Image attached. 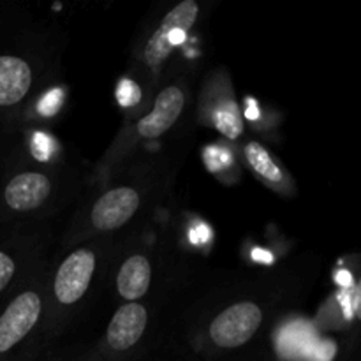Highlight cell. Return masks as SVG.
<instances>
[{
    "label": "cell",
    "mask_w": 361,
    "mask_h": 361,
    "mask_svg": "<svg viewBox=\"0 0 361 361\" xmlns=\"http://www.w3.org/2000/svg\"><path fill=\"white\" fill-rule=\"evenodd\" d=\"M252 257H254V259H257V261H267V263H270V261H271L270 254L264 252V250H263V252H261V250H257V249L254 250Z\"/></svg>",
    "instance_id": "21"
},
{
    "label": "cell",
    "mask_w": 361,
    "mask_h": 361,
    "mask_svg": "<svg viewBox=\"0 0 361 361\" xmlns=\"http://www.w3.org/2000/svg\"><path fill=\"white\" fill-rule=\"evenodd\" d=\"M141 97V92L137 88V85H134L133 81L123 80L120 81L118 88H116V101H118L120 106H126V108H130V106L137 104Z\"/></svg>",
    "instance_id": "13"
},
{
    "label": "cell",
    "mask_w": 361,
    "mask_h": 361,
    "mask_svg": "<svg viewBox=\"0 0 361 361\" xmlns=\"http://www.w3.org/2000/svg\"><path fill=\"white\" fill-rule=\"evenodd\" d=\"M14 270H16V264H14L13 257L0 250V293L6 291L7 286L11 284L14 277Z\"/></svg>",
    "instance_id": "16"
},
{
    "label": "cell",
    "mask_w": 361,
    "mask_h": 361,
    "mask_svg": "<svg viewBox=\"0 0 361 361\" xmlns=\"http://www.w3.org/2000/svg\"><path fill=\"white\" fill-rule=\"evenodd\" d=\"M63 94L60 88H55V90L48 92V94L42 97V101L39 102V111L42 113L44 116H51L59 111L60 104H62Z\"/></svg>",
    "instance_id": "15"
},
{
    "label": "cell",
    "mask_w": 361,
    "mask_h": 361,
    "mask_svg": "<svg viewBox=\"0 0 361 361\" xmlns=\"http://www.w3.org/2000/svg\"><path fill=\"white\" fill-rule=\"evenodd\" d=\"M214 122L215 127L224 134L229 140H235L242 134L243 123H242V115L238 111V106L235 102L228 101L214 113Z\"/></svg>",
    "instance_id": "11"
},
{
    "label": "cell",
    "mask_w": 361,
    "mask_h": 361,
    "mask_svg": "<svg viewBox=\"0 0 361 361\" xmlns=\"http://www.w3.org/2000/svg\"><path fill=\"white\" fill-rule=\"evenodd\" d=\"M204 162H207V166L212 171H219V169L228 168L229 162H231V157H229V154L224 148L208 147L204 150Z\"/></svg>",
    "instance_id": "14"
},
{
    "label": "cell",
    "mask_w": 361,
    "mask_h": 361,
    "mask_svg": "<svg viewBox=\"0 0 361 361\" xmlns=\"http://www.w3.org/2000/svg\"><path fill=\"white\" fill-rule=\"evenodd\" d=\"M140 207V196L130 187L108 190L92 210V222L101 231H109L126 224Z\"/></svg>",
    "instance_id": "4"
},
{
    "label": "cell",
    "mask_w": 361,
    "mask_h": 361,
    "mask_svg": "<svg viewBox=\"0 0 361 361\" xmlns=\"http://www.w3.org/2000/svg\"><path fill=\"white\" fill-rule=\"evenodd\" d=\"M147 309L140 303H127L120 307L108 326V345L115 353L133 349L143 337L147 328Z\"/></svg>",
    "instance_id": "5"
},
{
    "label": "cell",
    "mask_w": 361,
    "mask_h": 361,
    "mask_svg": "<svg viewBox=\"0 0 361 361\" xmlns=\"http://www.w3.org/2000/svg\"><path fill=\"white\" fill-rule=\"evenodd\" d=\"M32 71L20 56L0 55V108L18 104L28 94Z\"/></svg>",
    "instance_id": "8"
},
{
    "label": "cell",
    "mask_w": 361,
    "mask_h": 361,
    "mask_svg": "<svg viewBox=\"0 0 361 361\" xmlns=\"http://www.w3.org/2000/svg\"><path fill=\"white\" fill-rule=\"evenodd\" d=\"M316 361H330L335 356V345L330 342H323V344L317 348V353H314Z\"/></svg>",
    "instance_id": "18"
},
{
    "label": "cell",
    "mask_w": 361,
    "mask_h": 361,
    "mask_svg": "<svg viewBox=\"0 0 361 361\" xmlns=\"http://www.w3.org/2000/svg\"><path fill=\"white\" fill-rule=\"evenodd\" d=\"M247 116H249L250 120H256L257 116H259V109H257L256 106V101L254 99H247Z\"/></svg>",
    "instance_id": "20"
},
{
    "label": "cell",
    "mask_w": 361,
    "mask_h": 361,
    "mask_svg": "<svg viewBox=\"0 0 361 361\" xmlns=\"http://www.w3.org/2000/svg\"><path fill=\"white\" fill-rule=\"evenodd\" d=\"M32 154L39 161H48L49 155H51V140L46 134L37 133L32 141Z\"/></svg>",
    "instance_id": "17"
},
{
    "label": "cell",
    "mask_w": 361,
    "mask_h": 361,
    "mask_svg": "<svg viewBox=\"0 0 361 361\" xmlns=\"http://www.w3.org/2000/svg\"><path fill=\"white\" fill-rule=\"evenodd\" d=\"M197 13H200V7L194 0H183L166 14L161 27L148 39L147 48H145V60L148 66H159L162 60L168 59V55L176 46L185 41L187 30L194 25Z\"/></svg>",
    "instance_id": "1"
},
{
    "label": "cell",
    "mask_w": 361,
    "mask_h": 361,
    "mask_svg": "<svg viewBox=\"0 0 361 361\" xmlns=\"http://www.w3.org/2000/svg\"><path fill=\"white\" fill-rule=\"evenodd\" d=\"M307 342H309V328L293 324V326L282 330L281 338H279V348L284 355H288V353H296L305 348Z\"/></svg>",
    "instance_id": "12"
},
{
    "label": "cell",
    "mask_w": 361,
    "mask_h": 361,
    "mask_svg": "<svg viewBox=\"0 0 361 361\" xmlns=\"http://www.w3.org/2000/svg\"><path fill=\"white\" fill-rule=\"evenodd\" d=\"M263 312L252 302H240L219 314L210 326V338L222 349L247 344L259 328Z\"/></svg>",
    "instance_id": "2"
},
{
    "label": "cell",
    "mask_w": 361,
    "mask_h": 361,
    "mask_svg": "<svg viewBox=\"0 0 361 361\" xmlns=\"http://www.w3.org/2000/svg\"><path fill=\"white\" fill-rule=\"evenodd\" d=\"M95 268V256L87 249H80L71 254L55 277V295L60 303H76L87 293Z\"/></svg>",
    "instance_id": "3"
},
{
    "label": "cell",
    "mask_w": 361,
    "mask_h": 361,
    "mask_svg": "<svg viewBox=\"0 0 361 361\" xmlns=\"http://www.w3.org/2000/svg\"><path fill=\"white\" fill-rule=\"evenodd\" d=\"M152 268L145 256H133L122 264L116 277V288L126 300H140L150 288Z\"/></svg>",
    "instance_id": "9"
},
{
    "label": "cell",
    "mask_w": 361,
    "mask_h": 361,
    "mask_svg": "<svg viewBox=\"0 0 361 361\" xmlns=\"http://www.w3.org/2000/svg\"><path fill=\"white\" fill-rule=\"evenodd\" d=\"M183 102H185V97H183L182 88H178L176 85L164 88L155 99V106L150 115L137 122V134L147 140H154V137L168 133L173 123L178 120L183 109Z\"/></svg>",
    "instance_id": "6"
},
{
    "label": "cell",
    "mask_w": 361,
    "mask_h": 361,
    "mask_svg": "<svg viewBox=\"0 0 361 361\" xmlns=\"http://www.w3.org/2000/svg\"><path fill=\"white\" fill-rule=\"evenodd\" d=\"M337 282L342 286V288H345V289L351 288V286H353L351 274H349V271H345V270L338 271V274H337Z\"/></svg>",
    "instance_id": "19"
},
{
    "label": "cell",
    "mask_w": 361,
    "mask_h": 361,
    "mask_svg": "<svg viewBox=\"0 0 361 361\" xmlns=\"http://www.w3.org/2000/svg\"><path fill=\"white\" fill-rule=\"evenodd\" d=\"M49 190L51 183L48 176L41 173H21L9 180L4 189V201L14 212H30L44 203Z\"/></svg>",
    "instance_id": "7"
},
{
    "label": "cell",
    "mask_w": 361,
    "mask_h": 361,
    "mask_svg": "<svg viewBox=\"0 0 361 361\" xmlns=\"http://www.w3.org/2000/svg\"><path fill=\"white\" fill-rule=\"evenodd\" d=\"M245 159L249 162L250 168L259 175L261 178L267 180L268 183H281L284 180V173H282L281 166L271 159L267 148L259 145L257 141H250L245 147Z\"/></svg>",
    "instance_id": "10"
}]
</instances>
